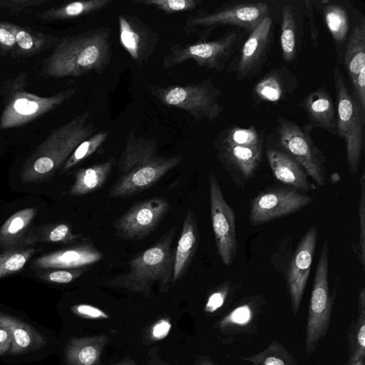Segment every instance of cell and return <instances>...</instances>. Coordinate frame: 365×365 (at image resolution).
<instances>
[{
  "mask_svg": "<svg viewBox=\"0 0 365 365\" xmlns=\"http://www.w3.org/2000/svg\"><path fill=\"white\" fill-rule=\"evenodd\" d=\"M242 32H227L214 41L200 40L194 43H173L165 54L162 66L171 68L191 59L198 66L221 71L237 46Z\"/></svg>",
  "mask_w": 365,
  "mask_h": 365,
  "instance_id": "obj_10",
  "label": "cell"
},
{
  "mask_svg": "<svg viewBox=\"0 0 365 365\" xmlns=\"http://www.w3.org/2000/svg\"><path fill=\"white\" fill-rule=\"evenodd\" d=\"M36 252L33 247L3 250L0 252V278L21 270Z\"/></svg>",
  "mask_w": 365,
  "mask_h": 365,
  "instance_id": "obj_39",
  "label": "cell"
},
{
  "mask_svg": "<svg viewBox=\"0 0 365 365\" xmlns=\"http://www.w3.org/2000/svg\"><path fill=\"white\" fill-rule=\"evenodd\" d=\"M310 125L337 135L336 113L331 96L324 86L309 93L303 102Z\"/></svg>",
  "mask_w": 365,
  "mask_h": 365,
  "instance_id": "obj_24",
  "label": "cell"
},
{
  "mask_svg": "<svg viewBox=\"0 0 365 365\" xmlns=\"http://www.w3.org/2000/svg\"><path fill=\"white\" fill-rule=\"evenodd\" d=\"M310 196L293 188L279 187L259 192L252 200L249 220L253 225L294 213L310 204Z\"/></svg>",
  "mask_w": 365,
  "mask_h": 365,
  "instance_id": "obj_14",
  "label": "cell"
},
{
  "mask_svg": "<svg viewBox=\"0 0 365 365\" xmlns=\"http://www.w3.org/2000/svg\"><path fill=\"white\" fill-rule=\"evenodd\" d=\"M264 304L262 297L242 299L215 324L225 338L251 335L258 330V322Z\"/></svg>",
  "mask_w": 365,
  "mask_h": 365,
  "instance_id": "obj_19",
  "label": "cell"
},
{
  "mask_svg": "<svg viewBox=\"0 0 365 365\" xmlns=\"http://www.w3.org/2000/svg\"><path fill=\"white\" fill-rule=\"evenodd\" d=\"M147 365H170L163 360L158 355V347H154L148 351Z\"/></svg>",
  "mask_w": 365,
  "mask_h": 365,
  "instance_id": "obj_51",
  "label": "cell"
},
{
  "mask_svg": "<svg viewBox=\"0 0 365 365\" xmlns=\"http://www.w3.org/2000/svg\"><path fill=\"white\" fill-rule=\"evenodd\" d=\"M133 2L153 6L166 14L191 11L202 3L200 0H133Z\"/></svg>",
  "mask_w": 365,
  "mask_h": 365,
  "instance_id": "obj_40",
  "label": "cell"
},
{
  "mask_svg": "<svg viewBox=\"0 0 365 365\" xmlns=\"http://www.w3.org/2000/svg\"><path fill=\"white\" fill-rule=\"evenodd\" d=\"M109 342L106 335L70 339L65 347L67 365H99L104 348Z\"/></svg>",
  "mask_w": 365,
  "mask_h": 365,
  "instance_id": "obj_26",
  "label": "cell"
},
{
  "mask_svg": "<svg viewBox=\"0 0 365 365\" xmlns=\"http://www.w3.org/2000/svg\"><path fill=\"white\" fill-rule=\"evenodd\" d=\"M328 242L324 241L316 268L308 307L305 332V351L313 354L319 342L327 336L331 324L336 291L329 293L328 280Z\"/></svg>",
  "mask_w": 365,
  "mask_h": 365,
  "instance_id": "obj_8",
  "label": "cell"
},
{
  "mask_svg": "<svg viewBox=\"0 0 365 365\" xmlns=\"http://www.w3.org/2000/svg\"><path fill=\"white\" fill-rule=\"evenodd\" d=\"M0 328L8 330L12 337L9 354L19 355L45 346L44 336L30 324L11 315L0 312Z\"/></svg>",
  "mask_w": 365,
  "mask_h": 365,
  "instance_id": "obj_25",
  "label": "cell"
},
{
  "mask_svg": "<svg viewBox=\"0 0 365 365\" xmlns=\"http://www.w3.org/2000/svg\"><path fill=\"white\" fill-rule=\"evenodd\" d=\"M108 136L106 130L96 132L81 142L68 157L61 168L66 173L92 155L106 141Z\"/></svg>",
  "mask_w": 365,
  "mask_h": 365,
  "instance_id": "obj_38",
  "label": "cell"
},
{
  "mask_svg": "<svg viewBox=\"0 0 365 365\" xmlns=\"http://www.w3.org/2000/svg\"><path fill=\"white\" fill-rule=\"evenodd\" d=\"M272 24V19L268 15L250 31L238 56L235 76L237 80L253 77L259 72L268 53Z\"/></svg>",
  "mask_w": 365,
  "mask_h": 365,
  "instance_id": "obj_16",
  "label": "cell"
},
{
  "mask_svg": "<svg viewBox=\"0 0 365 365\" xmlns=\"http://www.w3.org/2000/svg\"><path fill=\"white\" fill-rule=\"evenodd\" d=\"M310 125L300 126L294 122L280 118L277 120L276 133L279 149L293 158L318 186L326 183V158L314 144Z\"/></svg>",
  "mask_w": 365,
  "mask_h": 365,
  "instance_id": "obj_9",
  "label": "cell"
},
{
  "mask_svg": "<svg viewBox=\"0 0 365 365\" xmlns=\"http://www.w3.org/2000/svg\"><path fill=\"white\" fill-rule=\"evenodd\" d=\"M111 29L100 27L61 38L43 60L44 78L81 76L90 71L101 73L111 61Z\"/></svg>",
  "mask_w": 365,
  "mask_h": 365,
  "instance_id": "obj_1",
  "label": "cell"
},
{
  "mask_svg": "<svg viewBox=\"0 0 365 365\" xmlns=\"http://www.w3.org/2000/svg\"><path fill=\"white\" fill-rule=\"evenodd\" d=\"M195 365H220L215 363L210 357L205 355H199L195 359Z\"/></svg>",
  "mask_w": 365,
  "mask_h": 365,
  "instance_id": "obj_52",
  "label": "cell"
},
{
  "mask_svg": "<svg viewBox=\"0 0 365 365\" xmlns=\"http://www.w3.org/2000/svg\"><path fill=\"white\" fill-rule=\"evenodd\" d=\"M230 291L227 284H223L208 297L204 310L207 314H213L220 309L225 304Z\"/></svg>",
  "mask_w": 365,
  "mask_h": 365,
  "instance_id": "obj_43",
  "label": "cell"
},
{
  "mask_svg": "<svg viewBox=\"0 0 365 365\" xmlns=\"http://www.w3.org/2000/svg\"><path fill=\"white\" fill-rule=\"evenodd\" d=\"M352 86L355 91V98L365 111V68L361 70Z\"/></svg>",
  "mask_w": 365,
  "mask_h": 365,
  "instance_id": "obj_47",
  "label": "cell"
},
{
  "mask_svg": "<svg viewBox=\"0 0 365 365\" xmlns=\"http://www.w3.org/2000/svg\"><path fill=\"white\" fill-rule=\"evenodd\" d=\"M46 1L48 0H0V8L17 13L38 6Z\"/></svg>",
  "mask_w": 365,
  "mask_h": 365,
  "instance_id": "obj_46",
  "label": "cell"
},
{
  "mask_svg": "<svg viewBox=\"0 0 365 365\" xmlns=\"http://www.w3.org/2000/svg\"><path fill=\"white\" fill-rule=\"evenodd\" d=\"M182 160L180 155H160L155 140L137 136L130 131L117 161L118 177L107 196L111 199L125 198L148 190Z\"/></svg>",
  "mask_w": 365,
  "mask_h": 365,
  "instance_id": "obj_2",
  "label": "cell"
},
{
  "mask_svg": "<svg viewBox=\"0 0 365 365\" xmlns=\"http://www.w3.org/2000/svg\"><path fill=\"white\" fill-rule=\"evenodd\" d=\"M115 160L114 158L78 170L74 174V182L69 194L73 196H82L92 193L101 188L110 175Z\"/></svg>",
  "mask_w": 365,
  "mask_h": 365,
  "instance_id": "obj_29",
  "label": "cell"
},
{
  "mask_svg": "<svg viewBox=\"0 0 365 365\" xmlns=\"http://www.w3.org/2000/svg\"><path fill=\"white\" fill-rule=\"evenodd\" d=\"M208 183L210 217L217 251L222 262L228 266L235 259L237 250L235 215L225 201L214 175L209 176Z\"/></svg>",
  "mask_w": 365,
  "mask_h": 365,
  "instance_id": "obj_13",
  "label": "cell"
},
{
  "mask_svg": "<svg viewBox=\"0 0 365 365\" xmlns=\"http://www.w3.org/2000/svg\"><path fill=\"white\" fill-rule=\"evenodd\" d=\"M16 47V39L10 23L0 21V54L11 53Z\"/></svg>",
  "mask_w": 365,
  "mask_h": 365,
  "instance_id": "obj_44",
  "label": "cell"
},
{
  "mask_svg": "<svg viewBox=\"0 0 365 365\" xmlns=\"http://www.w3.org/2000/svg\"><path fill=\"white\" fill-rule=\"evenodd\" d=\"M240 359L252 365H298L294 355L277 340H272L262 351Z\"/></svg>",
  "mask_w": 365,
  "mask_h": 365,
  "instance_id": "obj_35",
  "label": "cell"
},
{
  "mask_svg": "<svg viewBox=\"0 0 365 365\" xmlns=\"http://www.w3.org/2000/svg\"><path fill=\"white\" fill-rule=\"evenodd\" d=\"M348 355L344 365H365V288L359 292L356 314L346 334Z\"/></svg>",
  "mask_w": 365,
  "mask_h": 365,
  "instance_id": "obj_27",
  "label": "cell"
},
{
  "mask_svg": "<svg viewBox=\"0 0 365 365\" xmlns=\"http://www.w3.org/2000/svg\"><path fill=\"white\" fill-rule=\"evenodd\" d=\"M12 342L10 332L3 328H0V355L9 352Z\"/></svg>",
  "mask_w": 365,
  "mask_h": 365,
  "instance_id": "obj_50",
  "label": "cell"
},
{
  "mask_svg": "<svg viewBox=\"0 0 365 365\" xmlns=\"http://www.w3.org/2000/svg\"><path fill=\"white\" fill-rule=\"evenodd\" d=\"M297 77L286 67L274 68L264 75L253 88L256 102L277 103L297 87Z\"/></svg>",
  "mask_w": 365,
  "mask_h": 365,
  "instance_id": "obj_23",
  "label": "cell"
},
{
  "mask_svg": "<svg viewBox=\"0 0 365 365\" xmlns=\"http://www.w3.org/2000/svg\"><path fill=\"white\" fill-rule=\"evenodd\" d=\"M120 42L138 64L148 61L159 41L158 34L139 17L122 14L118 16Z\"/></svg>",
  "mask_w": 365,
  "mask_h": 365,
  "instance_id": "obj_17",
  "label": "cell"
},
{
  "mask_svg": "<svg viewBox=\"0 0 365 365\" xmlns=\"http://www.w3.org/2000/svg\"><path fill=\"white\" fill-rule=\"evenodd\" d=\"M111 0L76 1L44 11L38 17L46 21H61L81 17L96 12L108 5Z\"/></svg>",
  "mask_w": 365,
  "mask_h": 365,
  "instance_id": "obj_33",
  "label": "cell"
},
{
  "mask_svg": "<svg viewBox=\"0 0 365 365\" xmlns=\"http://www.w3.org/2000/svg\"><path fill=\"white\" fill-rule=\"evenodd\" d=\"M112 365H137L134 359H133L130 357H126L125 359H123L120 361L115 363Z\"/></svg>",
  "mask_w": 365,
  "mask_h": 365,
  "instance_id": "obj_53",
  "label": "cell"
},
{
  "mask_svg": "<svg viewBox=\"0 0 365 365\" xmlns=\"http://www.w3.org/2000/svg\"><path fill=\"white\" fill-rule=\"evenodd\" d=\"M215 145L223 168L237 184L253 176L260 163L263 148L239 146L217 138Z\"/></svg>",
  "mask_w": 365,
  "mask_h": 365,
  "instance_id": "obj_18",
  "label": "cell"
},
{
  "mask_svg": "<svg viewBox=\"0 0 365 365\" xmlns=\"http://www.w3.org/2000/svg\"><path fill=\"white\" fill-rule=\"evenodd\" d=\"M103 254L89 239L75 245L37 257L34 266L40 269H73L93 265L100 262Z\"/></svg>",
  "mask_w": 365,
  "mask_h": 365,
  "instance_id": "obj_20",
  "label": "cell"
},
{
  "mask_svg": "<svg viewBox=\"0 0 365 365\" xmlns=\"http://www.w3.org/2000/svg\"><path fill=\"white\" fill-rule=\"evenodd\" d=\"M200 240L198 223L195 212L188 209L185 213L180 236L173 251L172 285L184 277L197 250Z\"/></svg>",
  "mask_w": 365,
  "mask_h": 365,
  "instance_id": "obj_21",
  "label": "cell"
},
{
  "mask_svg": "<svg viewBox=\"0 0 365 365\" xmlns=\"http://www.w3.org/2000/svg\"><path fill=\"white\" fill-rule=\"evenodd\" d=\"M266 155L273 175L279 182L297 191H309L314 188L304 168L283 150L269 148Z\"/></svg>",
  "mask_w": 365,
  "mask_h": 365,
  "instance_id": "obj_22",
  "label": "cell"
},
{
  "mask_svg": "<svg viewBox=\"0 0 365 365\" xmlns=\"http://www.w3.org/2000/svg\"><path fill=\"white\" fill-rule=\"evenodd\" d=\"M82 235L73 232L71 226L65 222L46 224L29 229L19 242V247H28L38 242L58 244L74 243Z\"/></svg>",
  "mask_w": 365,
  "mask_h": 365,
  "instance_id": "obj_30",
  "label": "cell"
},
{
  "mask_svg": "<svg viewBox=\"0 0 365 365\" xmlns=\"http://www.w3.org/2000/svg\"><path fill=\"white\" fill-rule=\"evenodd\" d=\"M26 76L20 73L1 88L6 105L0 117L1 129L26 125L57 108L76 93V88H69L48 97L36 96L23 90Z\"/></svg>",
  "mask_w": 365,
  "mask_h": 365,
  "instance_id": "obj_5",
  "label": "cell"
},
{
  "mask_svg": "<svg viewBox=\"0 0 365 365\" xmlns=\"http://www.w3.org/2000/svg\"><path fill=\"white\" fill-rule=\"evenodd\" d=\"M170 209L169 202L163 197L135 202L115 220V235L123 240H142L158 227Z\"/></svg>",
  "mask_w": 365,
  "mask_h": 365,
  "instance_id": "obj_12",
  "label": "cell"
},
{
  "mask_svg": "<svg viewBox=\"0 0 365 365\" xmlns=\"http://www.w3.org/2000/svg\"><path fill=\"white\" fill-rule=\"evenodd\" d=\"M322 13L325 24L338 46L345 43L349 30V16L345 8L336 3L322 1Z\"/></svg>",
  "mask_w": 365,
  "mask_h": 365,
  "instance_id": "obj_34",
  "label": "cell"
},
{
  "mask_svg": "<svg viewBox=\"0 0 365 365\" xmlns=\"http://www.w3.org/2000/svg\"><path fill=\"white\" fill-rule=\"evenodd\" d=\"M171 328V324L169 320L162 319L158 320L151 327L150 335L154 340H160L165 338L169 333Z\"/></svg>",
  "mask_w": 365,
  "mask_h": 365,
  "instance_id": "obj_48",
  "label": "cell"
},
{
  "mask_svg": "<svg viewBox=\"0 0 365 365\" xmlns=\"http://www.w3.org/2000/svg\"><path fill=\"white\" fill-rule=\"evenodd\" d=\"M90 115L87 109L52 130L24 162L20 173L22 182L44 181L61 168L76 147L96 132L88 123Z\"/></svg>",
  "mask_w": 365,
  "mask_h": 365,
  "instance_id": "obj_4",
  "label": "cell"
},
{
  "mask_svg": "<svg viewBox=\"0 0 365 365\" xmlns=\"http://www.w3.org/2000/svg\"><path fill=\"white\" fill-rule=\"evenodd\" d=\"M36 212V207H31L20 210L10 216L0 227V249L19 247Z\"/></svg>",
  "mask_w": 365,
  "mask_h": 365,
  "instance_id": "obj_31",
  "label": "cell"
},
{
  "mask_svg": "<svg viewBox=\"0 0 365 365\" xmlns=\"http://www.w3.org/2000/svg\"><path fill=\"white\" fill-rule=\"evenodd\" d=\"M71 310L76 315L88 319H107L110 317L102 309L91 304H76L71 307Z\"/></svg>",
  "mask_w": 365,
  "mask_h": 365,
  "instance_id": "obj_45",
  "label": "cell"
},
{
  "mask_svg": "<svg viewBox=\"0 0 365 365\" xmlns=\"http://www.w3.org/2000/svg\"><path fill=\"white\" fill-rule=\"evenodd\" d=\"M336 99L337 135L346 143L350 174H356L364 146V113L353 96L340 69L333 71Z\"/></svg>",
  "mask_w": 365,
  "mask_h": 365,
  "instance_id": "obj_7",
  "label": "cell"
},
{
  "mask_svg": "<svg viewBox=\"0 0 365 365\" xmlns=\"http://www.w3.org/2000/svg\"><path fill=\"white\" fill-rule=\"evenodd\" d=\"M360 200L359 205V238L357 255L359 263L364 269L365 265V174L362 173L360 180Z\"/></svg>",
  "mask_w": 365,
  "mask_h": 365,
  "instance_id": "obj_41",
  "label": "cell"
},
{
  "mask_svg": "<svg viewBox=\"0 0 365 365\" xmlns=\"http://www.w3.org/2000/svg\"><path fill=\"white\" fill-rule=\"evenodd\" d=\"M280 46L282 58L290 62L297 51V31L295 15L291 6H284L282 10Z\"/></svg>",
  "mask_w": 365,
  "mask_h": 365,
  "instance_id": "obj_36",
  "label": "cell"
},
{
  "mask_svg": "<svg viewBox=\"0 0 365 365\" xmlns=\"http://www.w3.org/2000/svg\"><path fill=\"white\" fill-rule=\"evenodd\" d=\"M83 272L84 269L81 268L73 269H57L43 272L39 275V277L50 282L67 284L80 277Z\"/></svg>",
  "mask_w": 365,
  "mask_h": 365,
  "instance_id": "obj_42",
  "label": "cell"
},
{
  "mask_svg": "<svg viewBox=\"0 0 365 365\" xmlns=\"http://www.w3.org/2000/svg\"><path fill=\"white\" fill-rule=\"evenodd\" d=\"M148 89L163 104L187 112L195 121L215 120L223 111L221 91L211 79L185 85H148Z\"/></svg>",
  "mask_w": 365,
  "mask_h": 365,
  "instance_id": "obj_6",
  "label": "cell"
},
{
  "mask_svg": "<svg viewBox=\"0 0 365 365\" xmlns=\"http://www.w3.org/2000/svg\"><path fill=\"white\" fill-rule=\"evenodd\" d=\"M317 238L316 227H310L298 244L286 276L287 287L294 315L299 312L309 279Z\"/></svg>",
  "mask_w": 365,
  "mask_h": 365,
  "instance_id": "obj_15",
  "label": "cell"
},
{
  "mask_svg": "<svg viewBox=\"0 0 365 365\" xmlns=\"http://www.w3.org/2000/svg\"><path fill=\"white\" fill-rule=\"evenodd\" d=\"M16 39V47L11 53L13 58L30 57L55 47L60 38L10 23Z\"/></svg>",
  "mask_w": 365,
  "mask_h": 365,
  "instance_id": "obj_28",
  "label": "cell"
},
{
  "mask_svg": "<svg viewBox=\"0 0 365 365\" xmlns=\"http://www.w3.org/2000/svg\"><path fill=\"white\" fill-rule=\"evenodd\" d=\"M176 231V226L167 230L153 245L128 261L127 270L106 281L105 284L147 297H150L153 286L158 284L160 292L167 293L172 285V242Z\"/></svg>",
  "mask_w": 365,
  "mask_h": 365,
  "instance_id": "obj_3",
  "label": "cell"
},
{
  "mask_svg": "<svg viewBox=\"0 0 365 365\" xmlns=\"http://www.w3.org/2000/svg\"><path fill=\"white\" fill-rule=\"evenodd\" d=\"M222 141L243 147L263 148L264 138L254 125L248 128L231 126L217 138Z\"/></svg>",
  "mask_w": 365,
  "mask_h": 365,
  "instance_id": "obj_37",
  "label": "cell"
},
{
  "mask_svg": "<svg viewBox=\"0 0 365 365\" xmlns=\"http://www.w3.org/2000/svg\"><path fill=\"white\" fill-rule=\"evenodd\" d=\"M269 15V7L264 2L239 3L223 6L213 11H201L185 21L184 31L200 34V39L215 26L232 25L251 31Z\"/></svg>",
  "mask_w": 365,
  "mask_h": 365,
  "instance_id": "obj_11",
  "label": "cell"
},
{
  "mask_svg": "<svg viewBox=\"0 0 365 365\" xmlns=\"http://www.w3.org/2000/svg\"><path fill=\"white\" fill-rule=\"evenodd\" d=\"M304 4H305V11H306L307 16L309 19V23L310 36H311L312 41L313 42V45L314 46H317L318 36H319V30H318V29L316 26L315 21H314L313 6L310 4L311 2L309 1H305Z\"/></svg>",
  "mask_w": 365,
  "mask_h": 365,
  "instance_id": "obj_49",
  "label": "cell"
},
{
  "mask_svg": "<svg viewBox=\"0 0 365 365\" xmlns=\"http://www.w3.org/2000/svg\"><path fill=\"white\" fill-rule=\"evenodd\" d=\"M344 63L351 84L361 69L365 68V19L351 32L344 53Z\"/></svg>",
  "mask_w": 365,
  "mask_h": 365,
  "instance_id": "obj_32",
  "label": "cell"
}]
</instances>
